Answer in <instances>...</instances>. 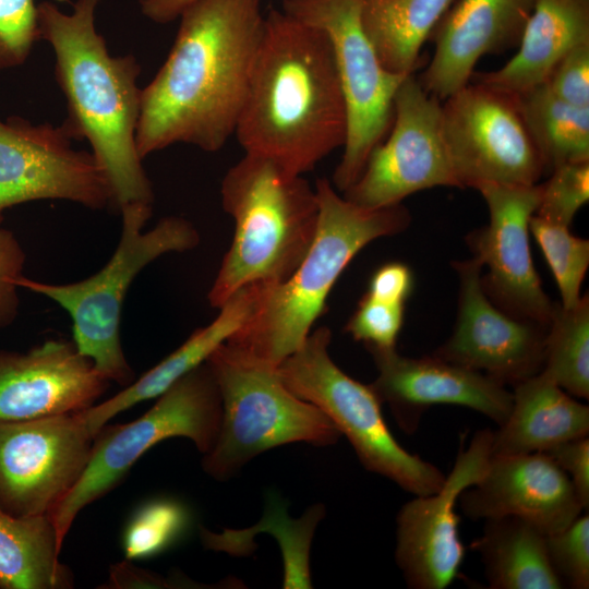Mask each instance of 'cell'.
I'll return each mask as SVG.
<instances>
[{
    "label": "cell",
    "mask_w": 589,
    "mask_h": 589,
    "mask_svg": "<svg viewBox=\"0 0 589 589\" xmlns=\"http://www.w3.org/2000/svg\"><path fill=\"white\" fill-rule=\"evenodd\" d=\"M221 420V397L206 361L157 397L139 419L95 434L79 482L49 514L62 548L77 514L112 490L151 447L171 437L191 440L204 455L213 447Z\"/></svg>",
    "instance_id": "cell-9"
},
{
    "label": "cell",
    "mask_w": 589,
    "mask_h": 589,
    "mask_svg": "<svg viewBox=\"0 0 589 589\" xmlns=\"http://www.w3.org/2000/svg\"><path fill=\"white\" fill-rule=\"evenodd\" d=\"M99 0H76L72 12L37 5L40 39L55 55V76L67 100L63 122L86 140L110 185L113 206L153 208L154 192L136 148L142 88L133 55L112 56L97 32Z\"/></svg>",
    "instance_id": "cell-3"
},
{
    "label": "cell",
    "mask_w": 589,
    "mask_h": 589,
    "mask_svg": "<svg viewBox=\"0 0 589 589\" xmlns=\"http://www.w3.org/2000/svg\"><path fill=\"white\" fill-rule=\"evenodd\" d=\"M363 0H284L281 10L322 29L329 39L347 109V137L333 185L344 192L387 135L394 97L407 75L386 70L361 22Z\"/></svg>",
    "instance_id": "cell-10"
},
{
    "label": "cell",
    "mask_w": 589,
    "mask_h": 589,
    "mask_svg": "<svg viewBox=\"0 0 589 589\" xmlns=\"http://www.w3.org/2000/svg\"><path fill=\"white\" fill-rule=\"evenodd\" d=\"M541 372L565 392L589 398V297L564 309L555 304L549 323Z\"/></svg>",
    "instance_id": "cell-29"
},
{
    "label": "cell",
    "mask_w": 589,
    "mask_h": 589,
    "mask_svg": "<svg viewBox=\"0 0 589 589\" xmlns=\"http://www.w3.org/2000/svg\"><path fill=\"white\" fill-rule=\"evenodd\" d=\"M543 84L565 103L589 108V43L569 50Z\"/></svg>",
    "instance_id": "cell-36"
},
{
    "label": "cell",
    "mask_w": 589,
    "mask_h": 589,
    "mask_svg": "<svg viewBox=\"0 0 589 589\" xmlns=\"http://www.w3.org/2000/svg\"><path fill=\"white\" fill-rule=\"evenodd\" d=\"M589 43V0H536L518 50L502 68L470 81L520 95L543 84L574 47Z\"/></svg>",
    "instance_id": "cell-23"
},
{
    "label": "cell",
    "mask_w": 589,
    "mask_h": 589,
    "mask_svg": "<svg viewBox=\"0 0 589 589\" xmlns=\"http://www.w3.org/2000/svg\"><path fill=\"white\" fill-rule=\"evenodd\" d=\"M536 0H456L434 27L421 85L444 100L467 85L485 55L517 47Z\"/></svg>",
    "instance_id": "cell-21"
},
{
    "label": "cell",
    "mask_w": 589,
    "mask_h": 589,
    "mask_svg": "<svg viewBox=\"0 0 589 589\" xmlns=\"http://www.w3.org/2000/svg\"><path fill=\"white\" fill-rule=\"evenodd\" d=\"M589 432V407L541 371L515 385L505 422L493 432L492 455L544 453Z\"/></svg>",
    "instance_id": "cell-24"
},
{
    "label": "cell",
    "mask_w": 589,
    "mask_h": 589,
    "mask_svg": "<svg viewBox=\"0 0 589 589\" xmlns=\"http://www.w3.org/2000/svg\"><path fill=\"white\" fill-rule=\"evenodd\" d=\"M459 279L458 314L452 336L434 356L483 372L505 386L539 373L548 326L517 318L485 293L477 257L455 261Z\"/></svg>",
    "instance_id": "cell-17"
},
{
    "label": "cell",
    "mask_w": 589,
    "mask_h": 589,
    "mask_svg": "<svg viewBox=\"0 0 589 589\" xmlns=\"http://www.w3.org/2000/svg\"><path fill=\"white\" fill-rule=\"evenodd\" d=\"M93 440L77 412L0 421V509L49 515L82 477Z\"/></svg>",
    "instance_id": "cell-14"
},
{
    "label": "cell",
    "mask_w": 589,
    "mask_h": 589,
    "mask_svg": "<svg viewBox=\"0 0 589 589\" xmlns=\"http://www.w3.org/2000/svg\"><path fill=\"white\" fill-rule=\"evenodd\" d=\"M490 220L467 238L473 256L488 273L482 286L500 309L521 320L549 326L556 303L542 288L529 245V223L537 211L540 184L481 183Z\"/></svg>",
    "instance_id": "cell-16"
},
{
    "label": "cell",
    "mask_w": 589,
    "mask_h": 589,
    "mask_svg": "<svg viewBox=\"0 0 589 589\" xmlns=\"http://www.w3.org/2000/svg\"><path fill=\"white\" fill-rule=\"evenodd\" d=\"M470 548L480 555L492 589L564 588L550 564L545 534L522 518L485 519Z\"/></svg>",
    "instance_id": "cell-25"
},
{
    "label": "cell",
    "mask_w": 589,
    "mask_h": 589,
    "mask_svg": "<svg viewBox=\"0 0 589 589\" xmlns=\"http://www.w3.org/2000/svg\"><path fill=\"white\" fill-rule=\"evenodd\" d=\"M443 129L461 188L532 185L546 172L520 97L470 81L442 105Z\"/></svg>",
    "instance_id": "cell-11"
},
{
    "label": "cell",
    "mask_w": 589,
    "mask_h": 589,
    "mask_svg": "<svg viewBox=\"0 0 589 589\" xmlns=\"http://www.w3.org/2000/svg\"><path fill=\"white\" fill-rule=\"evenodd\" d=\"M60 550L49 515L20 517L0 509L1 588H72L73 576L59 562Z\"/></svg>",
    "instance_id": "cell-26"
},
{
    "label": "cell",
    "mask_w": 589,
    "mask_h": 589,
    "mask_svg": "<svg viewBox=\"0 0 589 589\" xmlns=\"http://www.w3.org/2000/svg\"><path fill=\"white\" fill-rule=\"evenodd\" d=\"M412 287L411 269L404 263L390 262L374 272L365 293L377 300L405 304Z\"/></svg>",
    "instance_id": "cell-39"
},
{
    "label": "cell",
    "mask_w": 589,
    "mask_h": 589,
    "mask_svg": "<svg viewBox=\"0 0 589 589\" xmlns=\"http://www.w3.org/2000/svg\"><path fill=\"white\" fill-rule=\"evenodd\" d=\"M519 97L546 171L564 164L589 160V108L565 103L545 84Z\"/></svg>",
    "instance_id": "cell-28"
},
{
    "label": "cell",
    "mask_w": 589,
    "mask_h": 589,
    "mask_svg": "<svg viewBox=\"0 0 589 589\" xmlns=\"http://www.w3.org/2000/svg\"><path fill=\"white\" fill-rule=\"evenodd\" d=\"M540 184L534 215L569 227L577 212L589 201V160L557 166Z\"/></svg>",
    "instance_id": "cell-32"
},
{
    "label": "cell",
    "mask_w": 589,
    "mask_h": 589,
    "mask_svg": "<svg viewBox=\"0 0 589 589\" xmlns=\"http://www.w3.org/2000/svg\"><path fill=\"white\" fill-rule=\"evenodd\" d=\"M455 0H363L361 22L382 65L412 74L424 41Z\"/></svg>",
    "instance_id": "cell-27"
},
{
    "label": "cell",
    "mask_w": 589,
    "mask_h": 589,
    "mask_svg": "<svg viewBox=\"0 0 589 589\" xmlns=\"http://www.w3.org/2000/svg\"><path fill=\"white\" fill-rule=\"evenodd\" d=\"M330 339L326 326L311 332L300 349L278 365L284 385L332 420L368 471L394 481L414 496L438 491L444 473L395 440L370 384L353 380L332 360Z\"/></svg>",
    "instance_id": "cell-8"
},
{
    "label": "cell",
    "mask_w": 589,
    "mask_h": 589,
    "mask_svg": "<svg viewBox=\"0 0 589 589\" xmlns=\"http://www.w3.org/2000/svg\"><path fill=\"white\" fill-rule=\"evenodd\" d=\"M25 251L13 231L0 226V329L16 318L20 298L16 279L23 275Z\"/></svg>",
    "instance_id": "cell-37"
},
{
    "label": "cell",
    "mask_w": 589,
    "mask_h": 589,
    "mask_svg": "<svg viewBox=\"0 0 589 589\" xmlns=\"http://www.w3.org/2000/svg\"><path fill=\"white\" fill-rule=\"evenodd\" d=\"M567 474L584 508L589 506V438L561 443L544 452Z\"/></svg>",
    "instance_id": "cell-38"
},
{
    "label": "cell",
    "mask_w": 589,
    "mask_h": 589,
    "mask_svg": "<svg viewBox=\"0 0 589 589\" xmlns=\"http://www.w3.org/2000/svg\"><path fill=\"white\" fill-rule=\"evenodd\" d=\"M314 188L318 220L304 259L285 281L262 287L252 315L225 342L237 353L274 368L304 344L351 260L370 242L400 233L411 220L401 203L365 208L338 194L325 178L317 179Z\"/></svg>",
    "instance_id": "cell-4"
},
{
    "label": "cell",
    "mask_w": 589,
    "mask_h": 589,
    "mask_svg": "<svg viewBox=\"0 0 589 589\" xmlns=\"http://www.w3.org/2000/svg\"><path fill=\"white\" fill-rule=\"evenodd\" d=\"M458 503L471 519L516 516L545 536L563 530L585 509L567 474L545 453L492 455Z\"/></svg>",
    "instance_id": "cell-20"
},
{
    "label": "cell",
    "mask_w": 589,
    "mask_h": 589,
    "mask_svg": "<svg viewBox=\"0 0 589 589\" xmlns=\"http://www.w3.org/2000/svg\"><path fill=\"white\" fill-rule=\"evenodd\" d=\"M192 517L185 504L170 497L146 502L130 518L122 537L125 558H148L179 542Z\"/></svg>",
    "instance_id": "cell-30"
},
{
    "label": "cell",
    "mask_w": 589,
    "mask_h": 589,
    "mask_svg": "<svg viewBox=\"0 0 589 589\" xmlns=\"http://www.w3.org/2000/svg\"><path fill=\"white\" fill-rule=\"evenodd\" d=\"M153 208L122 211L118 245L106 265L79 281L51 284L22 275L20 288L56 302L70 315L72 341L81 354L110 383L128 386L135 380L121 345L120 323L127 293L136 276L152 262L168 253L193 250L200 233L185 218L167 216L143 231Z\"/></svg>",
    "instance_id": "cell-6"
},
{
    "label": "cell",
    "mask_w": 589,
    "mask_h": 589,
    "mask_svg": "<svg viewBox=\"0 0 589 589\" xmlns=\"http://www.w3.org/2000/svg\"><path fill=\"white\" fill-rule=\"evenodd\" d=\"M264 19L262 0H196L182 11L165 62L142 88V159L178 143L215 153L235 135Z\"/></svg>",
    "instance_id": "cell-1"
},
{
    "label": "cell",
    "mask_w": 589,
    "mask_h": 589,
    "mask_svg": "<svg viewBox=\"0 0 589 589\" xmlns=\"http://www.w3.org/2000/svg\"><path fill=\"white\" fill-rule=\"evenodd\" d=\"M73 141L64 122L0 120V225L7 209L33 201H68L97 211L113 206L104 171Z\"/></svg>",
    "instance_id": "cell-13"
},
{
    "label": "cell",
    "mask_w": 589,
    "mask_h": 589,
    "mask_svg": "<svg viewBox=\"0 0 589 589\" xmlns=\"http://www.w3.org/2000/svg\"><path fill=\"white\" fill-rule=\"evenodd\" d=\"M461 188L446 144L441 100L412 74L396 91L390 129L342 196L365 208H382L425 189Z\"/></svg>",
    "instance_id": "cell-12"
},
{
    "label": "cell",
    "mask_w": 589,
    "mask_h": 589,
    "mask_svg": "<svg viewBox=\"0 0 589 589\" xmlns=\"http://www.w3.org/2000/svg\"><path fill=\"white\" fill-rule=\"evenodd\" d=\"M404 303H393L364 294L349 318L345 329L369 349L396 348L402 328Z\"/></svg>",
    "instance_id": "cell-35"
},
{
    "label": "cell",
    "mask_w": 589,
    "mask_h": 589,
    "mask_svg": "<svg viewBox=\"0 0 589 589\" xmlns=\"http://www.w3.org/2000/svg\"><path fill=\"white\" fill-rule=\"evenodd\" d=\"M196 0H139L144 16L157 24L179 19L182 11Z\"/></svg>",
    "instance_id": "cell-41"
},
{
    "label": "cell",
    "mask_w": 589,
    "mask_h": 589,
    "mask_svg": "<svg viewBox=\"0 0 589 589\" xmlns=\"http://www.w3.org/2000/svg\"><path fill=\"white\" fill-rule=\"evenodd\" d=\"M369 351L378 371L370 386L408 434L414 433L423 413L437 405L470 408L498 426L510 412L513 393L479 371L434 354L408 358L400 356L396 348Z\"/></svg>",
    "instance_id": "cell-18"
},
{
    "label": "cell",
    "mask_w": 589,
    "mask_h": 589,
    "mask_svg": "<svg viewBox=\"0 0 589 589\" xmlns=\"http://www.w3.org/2000/svg\"><path fill=\"white\" fill-rule=\"evenodd\" d=\"M160 576H155L144 569L137 568L128 562L119 563L111 567L108 588H165L170 587Z\"/></svg>",
    "instance_id": "cell-40"
},
{
    "label": "cell",
    "mask_w": 589,
    "mask_h": 589,
    "mask_svg": "<svg viewBox=\"0 0 589 589\" xmlns=\"http://www.w3.org/2000/svg\"><path fill=\"white\" fill-rule=\"evenodd\" d=\"M529 231L541 248L553 273L564 309L573 308L589 266V241L570 233L567 226L552 223L533 214Z\"/></svg>",
    "instance_id": "cell-31"
},
{
    "label": "cell",
    "mask_w": 589,
    "mask_h": 589,
    "mask_svg": "<svg viewBox=\"0 0 589 589\" xmlns=\"http://www.w3.org/2000/svg\"><path fill=\"white\" fill-rule=\"evenodd\" d=\"M493 431H477L458 455L441 489L416 496L397 515L395 560L409 588L445 589L458 576L465 548L455 512L460 494L484 473Z\"/></svg>",
    "instance_id": "cell-15"
},
{
    "label": "cell",
    "mask_w": 589,
    "mask_h": 589,
    "mask_svg": "<svg viewBox=\"0 0 589 589\" xmlns=\"http://www.w3.org/2000/svg\"><path fill=\"white\" fill-rule=\"evenodd\" d=\"M220 195L235 233L207 294L217 309L243 287H269L290 277L318 220L315 188L266 157L244 153L223 178Z\"/></svg>",
    "instance_id": "cell-5"
},
{
    "label": "cell",
    "mask_w": 589,
    "mask_h": 589,
    "mask_svg": "<svg viewBox=\"0 0 589 589\" xmlns=\"http://www.w3.org/2000/svg\"><path fill=\"white\" fill-rule=\"evenodd\" d=\"M109 385L72 340L47 339L26 352L0 348V421L84 411Z\"/></svg>",
    "instance_id": "cell-19"
},
{
    "label": "cell",
    "mask_w": 589,
    "mask_h": 589,
    "mask_svg": "<svg viewBox=\"0 0 589 589\" xmlns=\"http://www.w3.org/2000/svg\"><path fill=\"white\" fill-rule=\"evenodd\" d=\"M262 286H247L235 292L217 316L190 337L158 364L109 399L79 414L89 433L95 434L115 416L142 401L157 398L188 373L205 363L252 315Z\"/></svg>",
    "instance_id": "cell-22"
},
{
    "label": "cell",
    "mask_w": 589,
    "mask_h": 589,
    "mask_svg": "<svg viewBox=\"0 0 589 589\" xmlns=\"http://www.w3.org/2000/svg\"><path fill=\"white\" fill-rule=\"evenodd\" d=\"M235 135L245 154L302 176L344 147L346 103L322 29L283 10L265 14Z\"/></svg>",
    "instance_id": "cell-2"
},
{
    "label": "cell",
    "mask_w": 589,
    "mask_h": 589,
    "mask_svg": "<svg viewBox=\"0 0 589 589\" xmlns=\"http://www.w3.org/2000/svg\"><path fill=\"white\" fill-rule=\"evenodd\" d=\"M546 553L563 587H589V516L579 515L563 530L545 536Z\"/></svg>",
    "instance_id": "cell-33"
},
{
    "label": "cell",
    "mask_w": 589,
    "mask_h": 589,
    "mask_svg": "<svg viewBox=\"0 0 589 589\" xmlns=\"http://www.w3.org/2000/svg\"><path fill=\"white\" fill-rule=\"evenodd\" d=\"M207 362L221 397L218 434L202 460L214 479L231 478L271 448L302 442L328 446L341 436L320 408L284 385L277 368L248 359L226 344Z\"/></svg>",
    "instance_id": "cell-7"
},
{
    "label": "cell",
    "mask_w": 589,
    "mask_h": 589,
    "mask_svg": "<svg viewBox=\"0 0 589 589\" xmlns=\"http://www.w3.org/2000/svg\"><path fill=\"white\" fill-rule=\"evenodd\" d=\"M40 39L34 0H0V70L22 65Z\"/></svg>",
    "instance_id": "cell-34"
}]
</instances>
